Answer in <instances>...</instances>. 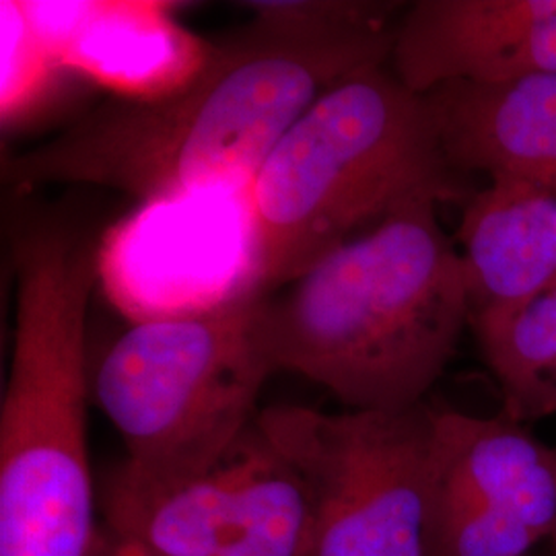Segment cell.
<instances>
[{"label": "cell", "mask_w": 556, "mask_h": 556, "mask_svg": "<svg viewBox=\"0 0 556 556\" xmlns=\"http://www.w3.org/2000/svg\"><path fill=\"white\" fill-rule=\"evenodd\" d=\"M256 21L213 43L194 79L151 100L110 98L54 139L4 160L15 188L89 184L149 204L241 192L324 91L390 64L406 4L367 17L250 2Z\"/></svg>", "instance_id": "1"}, {"label": "cell", "mask_w": 556, "mask_h": 556, "mask_svg": "<svg viewBox=\"0 0 556 556\" xmlns=\"http://www.w3.org/2000/svg\"><path fill=\"white\" fill-rule=\"evenodd\" d=\"M438 208L406 206L264 295L256 328L275 369L316 381L353 413L425 402L472 316L466 264Z\"/></svg>", "instance_id": "2"}, {"label": "cell", "mask_w": 556, "mask_h": 556, "mask_svg": "<svg viewBox=\"0 0 556 556\" xmlns=\"http://www.w3.org/2000/svg\"><path fill=\"white\" fill-rule=\"evenodd\" d=\"M475 192L445 160L425 98L390 64L365 68L324 91L243 188L254 287L270 295L361 229Z\"/></svg>", "instance_id": "3"}, {"label": "cell", "mask_w": 556, "mask_h": 556, "mask_svg": "<svg viewBox=\"0 0 556 556\" xmlns=\"http://www.w3.org/2000/svg\"><path fill=\"white\" fill-rule=\"evenodd\" d=\"M100 250L43 227L15 243V334L0 406V556H93L87 312Z\"/></svg>", "instance_id": "4"}, {"label": "cell", "mask_w": 556, "mask_h": 556, "mask_svg": "<svg viewBox=\"0 0 556 556\" xmlns=\"http://www.w3.org/2000/svg\"><path fill=\"white\" fill-rule=\"evenodd\" d=\"M256 289L217 307L135 321L105 351L91 394L126 447L110 478L161 489L204 477L238 450L277 369L260 344Z\"/></svg>", "instance_id": "5"}, {"label": "cell", "mask_w": 556, "mask_h": 556, "mask_svg": "<svg viewBox=\"0 0 556 556\" xmlns=\"http://www.w3.org/2000/svg\"><path fill=\"white\" fill-rule=\"evenodd\" d=\"M254 427L303 480L307 556H429L435 404L338 415L270 406Z\"/></svg>", "instance_id": "6"}, {"label": "cell", "mask_w": 556, "mask_h": 556, "mask_svg": "<svg viewBox=\"0 0 556 556\" xmlns=\"http://www.w3.org/2000/svg\"><path fill=\"white\" fill-rule=\"evenodd\" d=\"M555 536V445L503 410L435 406L429 556H532Z\"/></svg>", "instance_id": "7"}, {"label": "cell", "mask_w": 556, "mask_h": 556, "mask_svg": "<svg viewBox=\"0 0 556 556\" xmlns=\"http://www.w3.org/2000/svg\"><path fill=\"white\" fill-rule=\"evenodd\" d=\"M390 68L418 96L452 80L556 75V0H417L397 21Z\"/></svg>", "instance_id": "8"}, {"label": "cell", "mask_w": 556, "mask_h": 556, "mask_svg": "<svg viewBox=\"0 0 556 556\" xmlns=\"http://www.w3.org/2000/svg\"><path fill=\"white\" fill-rule=\"evenodd\" d=\"M64 71L96 80L112 98L151 100L197 77L213 43L197 38L155 0H23Z\"/></svg>", "instance_id": "9"}, {"label": "cell", "mask_w": 556, "mask_h": 556, "mask_svg": "<svg viewBox=\"0 0 556 556\" xmlns=\"http://www.w3.org/2000/svg\"><path fill=\"white\" fill-rule=\"evenodd\" d=\"M422 98L445 160L464 178L526 179L556 155V75L452 80Z\"/></svg>", "instance_id": "10"}, {"label": "cell", "mask_w": 556, "mask_h": 556, "mask_svg": "<svg viewBox=\"0 0 556 556\" xmlns=\"http://www.w3.org/2000/svg\"><path fill=\"white\" fill-rule=\"evenodd\" d=\"M454 239L472 314L530 298L556 282V190L493 179L462 206Z\"/></svg>", "instance_id": "11"}, {"label": "cell", "mask_w": 556, "mask_h": 556, "mask_svg": "<svg viewBox=\"0 0 556 556\" xmlns=\"http://www.w3.org/2000/svg\"><path fill=\"white\" fill-rule=\"evenodd\" d=\"M470 328L501 388V410L526 425L538 383L556 363V282L507 307L472 314Z\"/></svg>", "instance_id": "12"}, {"label": "cell", "mask_w": 556, "mask_h": 556, "mask_svg": "<svg viewBox=\"0 0 556 556\" xmlns=\"http://www.w3.org/2000/svg\"><path fill=\"white\" fill-rule=\"evenodd\" d=\"M2 31V85L0 112L2 124L23 118L36 110L48 93L54 75L64 71L23 9V0L0 2Z\"/></svg>", "instance_id": "13"}, {"label": "cell", "mask_w": 556, "mask_h": 556, "mask_svg": "<svg viewBox=\"0 0 556 556\" xmlns=\"http://www.w3.org/2000/svg\"><path fill=\"white\" fill-rule=\"evenodd\" d=\"M553 415H556V363L538 383L536 394L532 397L526 415V425H532Z\"/></svg>", "instance_id": "14"}, {"label": "cell", "mask_w": 556, "mask_h": 556, "mask_svg": "<svg viewBox=\"0 0 556 556\" xmlns=\"http://www.w3.org/2000/svg\"><path fill=\"white\" fill-rule=\"evenodd\" d=\"M93 556H142V553L135 544H128L114 534L101 530L100 544Z\"/></svg>", "instance_id": "15"}, {"label": "cell", "mask_w": 556, "mask_h": 556, "mask_svg": "<svg viewBox=\"0 0 556 556\" xmlns=\"http://www.w3.org/2000/svg\"><path fill=\"white\" fill-rule=\"evenodd\" d=\"M521 181H528V184H536V186H544V188H553V190H556V155L553 160L546 161L530 178L521 179Z\"/></svg>", "instance_id": "16"}, {"label": "cell", "mask_w": 556, "mask_h": 556, "mask_svg": "<svg viewBox=\"0 0 556 556\" xmlns=\"http://www.w3.org/2000/svg\"><path fill=\"white\" fill-rule=\"evenodd\" d=\"M551 548H553V551H551V555H548V556H556V544H551ZM532 556H536V555H532Z\"/></svg>", "instance_id": "17"}, {"label": "cell", "mask_w": 556, "mask_h": 556, "mask_svg": "<svg viewBox=\"0 0 556 556\" xmlns=\"http://www.w3.org/2000/svg\"><path fill=\"white\" fill-rule=\"evenodd\" d=\"M555 447H556V445H555ZM551 544H556V536L553 538V540H551Z\"/></svg>", "instance_id": "18"}, {"label": "cell", "mask_w": 556, "mask_h": 556, "mask_svg": "<svg viewBox=\"0 0 556 556\" xmlns=\"http://www.w3.org/2000/svg\"><path fill=\"white\" fill-rule=\"evenodd\" d=\"M140 553H142V551H140ZM142 556H149V555H144V553H142Z\"/></svg>", "instance_id": "19"}]
</instances>
